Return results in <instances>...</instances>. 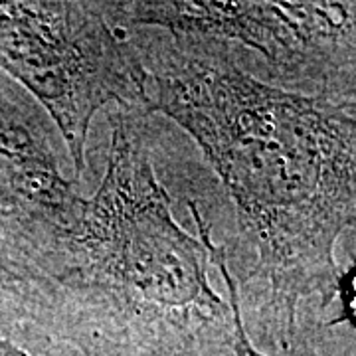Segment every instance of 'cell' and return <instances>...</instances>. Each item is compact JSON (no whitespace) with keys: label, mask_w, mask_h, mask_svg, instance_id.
Listing matches in <instances>:
<instances>
[{"label":"cell","mask_w":356,"mask_h":356,"mask_svg":"<svg viewBox=\"0 0 356 356\" xmlns=\"http://www.w3.org/2000/svg\"><path fill=\"white\" fill-rule=\"evenodd\" d=\"M127 32L145 67V113L188 133L228 192L242 315L283 356L303 307L337 297L334 248L356 226V109L252 76L228 44Z\"/></svg>","instance_id":"cell-1"},{"label":"cell","mask_w":356,"mask_h":356,"mask_svg":"<svg viewBox=\"0 0 356 356\" xmlns=\"http://www.w3.org/2000/svg\"><path fill=\"white\" fill-rule=\"evenodd\" d=\"M109 117L97 191L36 259L58 291V356H232V307L210 285L204 236L175 220L145 135L149 115Z\"/></svg>","instance_id":"cell-2"},{"label":"cell","mask_w":356,"mask_h":356,"mask_svg":"<svg viewBox=\"0 0 356 356\" xmlns=\"http://www.w3.org/2000/svg\"><path fill=\"white\" fill-rule=\"evenodd\" d=\"M0 72L48 115L77 178L95 115L105 107L145 113L139 51L103 2H0Z\"/></svg>","instance_id":"cell-3"},{"label":"cell","mask_w":356,"mask_h":356,"mask_svg":"<svg viewBox=\"0 0 356 356\" xmlns=\"http://www.w3.org/2000/svg\"><path fill=\"white\" fill-rule=\"evenodd\" d=\"M103 8L117 28L248 48L267 83L287 91L332 97L356 77V2L125 0Z\"/></svg>","instance_id":"cell-4"},{"label":"cell","mask_w":356,"mask_h":356,"mask_svg":"<svg viewBox=\"0 0 356 356\" xmlns=\"http://www.w3.org/2000/svg\"><path fill=\"white\" fill-rule=\"evenodd\" d=\"M83 200L62 175L48 115L0 72V238L30 254L62 234Z\"/></svg>","instance_id":"cell-5"},{"label":"cell","mask_w":356,"mask_h":356,"mask_svg":"<svg viewBox=\"0 0 356 356\" xmlns=\"http://www.w3.org/2000/svg\"><path fill=\"white\" fill-rule=\"evenodd\" d=\"M58 318L54 283L0 238V339L58 356Z\"/></svg>","instance_id":"cell-6"},{"label":"cell","mask_w":356,"mask_h":356,"mask_svg":"<svg viewBox=\"0 0 356 356\" xmlns=\"http://www.w3.org/2000/svg\"><path fill=\"white\" fill-rule=\"evenodd\" d=\"M196 228L200 229V234L206 240L208 245V252H210V259L212 264L216 266L218 273L222 275V281L226 285V295H228L229 307H232V315H234V344H232V356H267L264 355L252 341V334L245 329V321L242 315V305H240V295H238V285L236 280L232 275L228 266V254H226V248L214 242L212 238V229L210 224L206 220H196ZM283 356H318L315 350V346L311 344V341L307 339L305 334H301L295 343L291 344V348L285 353Z\"/></svg>","instance_id":"cell-7"},{"label":"cell","mask_w":356,"mask_h":356,"mask_svg":"<svg viewBox=\"0 0 356 356\" xmlns=\"http://www.w3.org/2000/svg\"><path fill=\"white\" fill-rule=\"evenodd\" d=\"M334 299H341L343 311H341L339 317L332 318L329 325L348 323L353 329H356V267H353L346 273H341Z\"/></svg>","instance_id":"cell-8"},{"label":"cell","mask_w":356,"mask_h":356,"mask_svg":"<svg viewBox=\"0 0 356 356\" xmlns=\"http://www.w3.org/2000/svg\"><path fill=\"white\" fill-rule=\"evenodd\" d=\"M325 99H327V97H325ZM329 99H331V102L343 103V105L350 107V109H356V77H353L337 95H332Z\"/></svg>","instance_id":"cell-9"},{"label":"cell","mask_w":356,"mask_h":356,"mask_svg":"<svg viewBox=\"0 0 356 356\" xmlns=\"http://www.w3.org/2000/svg\"><path fill=\"white\" fill-rule=\"evenodd\" d=\"M0 356H34L32 353H28L24 348H20V346H16L10 341H4V339H0Z\"/></svg>","instance_id":"cell-10"}]
</instances>
